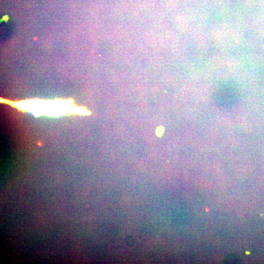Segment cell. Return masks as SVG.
Segmentation results:
<instances>
[{
    "mask_svg": "<svg viewBox=\"0 0 264 264\" xmlns=\"http://www.w3.org/2000/svg\"><path fill=\"white\" fill-rule=\"evenodd\" d=\"M1 100L2 103L23 112L30 113L36 117L46 116L57 118L64 116H89L91 114L87 108L75 105L72 99H30L17 102L4 99Z\"/></svg>",
    "mask_w": 264,
    "mask_h": 264,
    "instance_id": "obj_1",
    "label": "cell"
},
{
    "mask_svg": "<svg viewBox=\"0 0 264 264\" xmlns=\"http://www.w3.org/2000/svg\"><path fill=\"white\" fill-rule=\"evenodd\" d=\"M164 128L162 126L158 127L156 130V135L159 137H161L163 134Z\"/></svg>",
    "mask_w": 264,
    "mask_h": 264,
    "instance_id": "obj_2",
    "label": "cell"
}]
</instances>
